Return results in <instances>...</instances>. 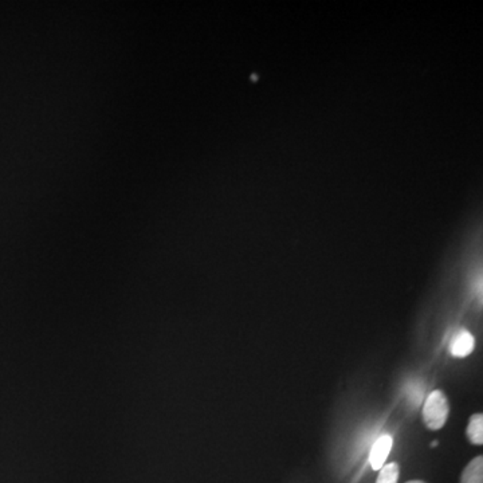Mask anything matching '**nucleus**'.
<instances>
[{
    "label": "nucleus",
    "mask_w": 483,
    "mask_h": 483,
    "mask_svg": "<svg viewBox=\"0 0 483 483\" xmlns=\"http://www.w3.org/2000/svg\"><path fill=\"white\" fill-rule=\"evenodd\" d=\"M394 446V438L388 434H383L381 437H378V441L374 443L371 454H369V463L372 466L374 470H380L392 450Z\"/></svg>",
    "instance_id": "obj_2"
},
{
    "label": "nucleus",
    "mask_w": 483,
    "mask_h": 483,
    "mask_svg": "<svg viewBox=\"0 0 483 483\" xmlns=\"http://www.w3.org/2000/svg\"><path fill=\"white\" fill-rule=\"evenodd\" d=\"M467 438L473 444L482 446L483 443V416L482 414H474L467 425L466 430Z\"/></svg>",
    "instance_id": "obj_5"
},
{
    "label": "nucleus",
    "mask_w": 483,
    "mask_h": 483,
    "mask_svg": "<svg viewBox=\"0 0 483 483\" xmlns=\"http://www.w3.org/2000/svg\"><path fill=\"white\" fill-rule=\"evenodd\" d=\"M431 446H432V447H435V446H438V441H432V443H431Z\"/></svg>",
    "instance_id": "obj_7"
},
{
    "label": "nucleus",
    "mask_w": 483,
    "mask_h": 483,
    "mask_svg": "<svg viewBox=\"0 0 483 483\" xmlns=\"http://www.w3.org/2000/svg\"><path fill=\"white\" fill-rule=\"evenodd\" d=\"M407 483H425V482H423V481H410V482H407Z\"/></svg>",
    "instance_id": "obj_8"
},
{
    "label": "nucleus",
    "mask_w": 483,
    "mask_h": 483,
    "mask_svg": "<svg viewBox=\"0 0 483 483\" xmlns=\"http://www.w3.org/2000/svg\"><path fill=\"white\" fill-rule=\"evenodd\" d=\"M399 475V464L395 462L388 463L380 468L376 483H398Z\"/></svg>",
    "instance_id": "obj_6"
},
{
    "label": "nucleus",
    "mask_w": 483,
    "mask_h": 483,
    "mask_svg": "<svg viewBox=\"0 0 483 483\" xmlns=\"http://www.w3.org/2000/svg\"><path fill=\"white\" fill-rule=\"evenodd\" d=\"M448 418V400L443 391H434L428 395L423 407V421L424 424L435 431L441 430Z\"/></svg>",
    "instance_id": "obj_1"
},
{
    "label": "nucleus",
    "mask_w": 483,
    "mask_h": 483,
    "mask_svg": "<svg viewBox=\"0 0 483 483\" xmlns=\"http://www.w3.org/2000/svg\"><path fill=\"white\" fill-rule=\"evenodd\" d=\"M461 483H483V458H474L463 470Z\"/></svg>",
    "instance_id": "obj_4"
},
{
    "label": "nucleus",
    "mask_w": 483,
    "mask_h": 483,
    "mask_svg": "<svg viewBox=\"0 0 483 483\" xmlns=\"http://www.w3.org/2000/svg\"><path fill=\"white\" fill-rule=\"evenodd\" d=\"M474 348H475L474 336L464 329H461L459 332H457L451 340V344H450L451 355L455 358H463L470 356L473 353Z\"/></svg>",
    "instance_id": "obj_3"
}]
</instances>
